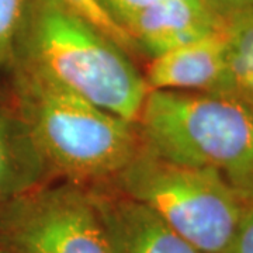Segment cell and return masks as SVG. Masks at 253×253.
Here are the masks:
<instances>
[{"instance_id": "1", "label": "cell", "mask_w": 253, "mask_h": 253, "mask_svg": "<svg viewBox=\"0 0 253 253\" xmlns=\"http://www.w3.org/2000/svg\"><path fill=\"white\" fill-rule=\"evenodd\" d=\"M18 65L134 124L149 91L124 48L55 0H30Z\"/></svg>"}, {"instance_id": "2", "label": "cell", "mask_w": 253, "mask_h": 253, "mask_svg": "<svg viewBox=\"0 0 253 253\" xmlns=\"http://www.w3.org/2000/svg\"><path fill=\"white\" fill-rule=\"evenodd\" d=\"M17 111L49 172L72 183L116 177L135 156L134 123L100 109L27 66H14Z\"/></svg>"}, {"instance_id": "3", "label": "cell", "mask_w": 253, "mask_h": 253, "mask_svg": "<svg viewBox=\"0 0 253 253\" xmlns=\"http://www.w3.org/2000/svg\"><path fill=\"white\" fill-rule=\"evenodd\" d=\"M135 126L146 149L219 173L253 201V109L246 103L222 93L149 90Z\"/></svg>"}, {"instance_id": "4", "label": "cell", "mask_w": 253, "mask_h": 253, "mask_svg": "<svg viewBox=\"0 0 253 253\" xmlns=\"http://www.w3.org/2000/svg\"><path fill=\"white\" fill-rule=\"evenodd\" d=\"M118 193L144 204L206 253H228L246 200L211 169L165 159L145 146L113 177Z\"/></svg>"}, {"instance_id": "5", "label": "cell", "mask_w": 253, "mask_h": 253, "mask_svg": "<svg viewBox=\"0 0 253 253\" xmlns=\"http://www.w3.org/2000/svg\"><path fill=\"white\" fill-rule=\"evenodd\" d=\"M0 246L6 253H111L91 193L72 181L1 204Z\"/></svg>"}, {"instance_id": "6", "label": "cell", "mask_w": 253, "mask_h": 253, "mask_svg": "<svg viewBox=\"0 0 253 253\" xmlns=\"http://www.w3.org/2000/svg\"><path fill=\"white\" fill-rule=\"evenodd\" d=\"M136 49L155 56L221 33L225 20L203 0H162L120 20Z\"/></svg>"}, {"instance_id": "7", "label": "cell", "mask_w": 253, "mask_h": 253, "mask_svg": "<svg viewBox=\"0 0 253 253\" xmlns=\"http://www.w3.org/2000/svg\"><path fill=\"white\" fill-rule=\"evenodd\" d=\"M111 253H206L144 204L121 193H91Z\"/></svg>"}, {"instance_id": "8", "label": "cell", "mask_w": 253, "mask_h": 253, "mask_svg": "<svg viewBox=\"0 0 253 253\" xmlns=\"http://www.w3.org/2000/svg\"><path fill=\"white\" fill-rule=\"evenodd\" d=\"M225 75V40L221 33L152 58L145 81L149 90L218 93Z\"/></svg>"}, {"instance_id": "9", "label": "cell", "mask_w": 253, "mask_h": 253, "mask_svg": "<svg viewBox=\"0 0 253 253\" xmlns=\"http://www.w3.org/2000/svg\"><path fill=\"white\" fill-rule=\"evenodd\" d=\"M48 173L17 109L0 104V206L42 186Z\"/></svg>"}, {"instance_id": "10", "label": "cell", "mask_w": 253, "mask_h": 253, "mask_svg": "<svg viewBox=\"0 0 253 253\" xmlns=\"http://www.w3.org/2000/svg\"><path fill=\"white\" fill-rule=\"evenodd\" d=\"M225 75L218 93L253 109V7L225 21Z\"/></svg>"}, {"instance_id": "11", "label": "cell", "mask_w": 253, "mask_h": 253, "mask_svg": "<svg viewBox=\"0 0 253 253\" xmlns=\"http://www.w3.org/2000/svg\"><path fill=\"white\" fill-rule=\"evenodd\" d=\"M30 0H0V68L13 69Z\"/></svg>"}, {"instance_id": "12", "label": "cell", "mask_w": 253, "mask_h": 253, "mask_svg": "<svg viewBox=\"0 0 253 253\" xmlns=\"http://www.w3.org/2000/svg\"><path fill=\"white\" fill-rule=\"evenodd\" d=\"M55 1H58L65 9L71 10L72 13L86 20L87 23H90L93 27L97 28L121 48H124L126 52L136 49L131 37L118 24L117 20H114L109 11L101 6L99 0H55Z\"/></svg>"}, {"instance_id": "13", "label": "cell", "mask_w": 253, "mask_h": 253, "mask_svg": "<svg viewBox=\"0 0 253 253\" xmlns=\"http://www.w3.org/2000/svg\"><path fill=\"white\" fill-rule=\"evenodd\" d=\"M228 253H253V201H248L245 206Z\"/></svg>"}, {"instance_id": "14", "label": "cell", "mask_w": 253, "mask_h": 253, "mask_svg": "<svg viewBox=\"0 0 253 253\" xmlns=\"http://www.w3.org/2000/svg\"><path fill=\"white\" fill-rule=\"evenodd\" d=\"M99 1L120 24V20L126 17V14L144 9L146 6H151L156 1H162V0H99Z\"/></svg>"}, {"instance_id": "15", "label": "cell", "mask_w": 253, "mask_h": 253, "mask_svg": "<svg viewBox=\"0 0 253 253\" xmlns=\"http://www.w3.org/2000/svg\"><path fill=\"white\" fill-rule=\"evenodd\" d=\"M210 9L222 20H228L238 13L253 7V0H203Z\"/></svg>"}, {"instance_id": "16", "label": "cell", "mask_w": 253, "mask_h": 253, "mask_svg": "<svg viewBox=\"0 0 253 253\" xmlns=\"http://www.w3.org/2000/svg\"><path fill=\"white\" fill-rule=\"evenodd\" d=\"M0 253H6L4 251H3V249H1V246H0Z\"/></svg>"}]
</instances>
